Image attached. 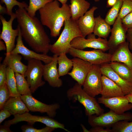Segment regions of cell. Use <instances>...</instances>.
Instances as JSON below:
<instances>
[{"instance_id": "cell-39", "label": "cell", "mask_w": 132, "mask_h": 132, "mask_svg": "<svg viewBox=\"0 0 132 132\" xmlns=\"http://www.w3.org/2000/svg\"><path fill=\"white\" fill-rule=\"evenodd\" d=\"M104 128L100 126H96L92 127L89 131L90 132H112L111 129Z\"/></svg>"}, {"instance_id": "cell-14", "label": "cell", "mask_w": 132, "mask_h": 132, "mask_svg": "<svg viewBox=\"0 0 132 132\" xmlns=\"http://www.w3.org/2000/svg\"><path fill=\"white\" fill-rule=\"evenodd\" d=\"M19 26V30L16 44L14 48L10 53L21 54L27 60L30 59L39 60L43 62L45 64L51 62L53 60V57L49 56L47 54H40L31 50L24 45L20 27Z\"/></svg>"}, {"instance_id": "cell-41", "label": "cell", "mask_w": 132, "mask_h": 132, "mask_svg": "<svg viewBox=\"0 0 132 132\" xmlns=\"http://www.w3.org/2000/svg\"><path fill=\"white\" fill-rule=\"evenodd\" d=\"M126 37V39L129 43V48L132 52V28L127 30Z\"/></svg>"}, {"instance_id": "cell-44", "label": "cell", "mask_w": 132, "mask_h": 132, "mask_svg": "<svg viewBox=\"0 0 132 132\" xmlns=\"http://www.w3.org/2000/svg\"><path fill=\"white\" fill-rule=\"evenodd\" d=\"M0 13L1 15L7 13V11L6 7L0 4Z\"/></svg>"}, {"instance_id": "cell-12", "label": "cell", "mask_w": 132, "mask_h": 132, "mask_svg": "<svg viewBox=\"0 0 132 132\" xmlns=\"http://www.w3.org/2000/svg\"><path fill=\"white\" fill-rule=\"evenodd\" d=\"M21 98L29 110L32 112L46 113L49 116L53 118L56 115L60 106L57 103L48 105L35 99L32 95L20 96Z\"/></svg>"}, {"instance_id": "cell-45", "label": "cell", "mask_w": 132, "mask_h": 132, "mask_svg": "<svg viewBox=\"0 0 132 132\" xmlns=\"http://www.w3.org/2000/svg\"><path fill=\"white\" fill-rule=\"evenodd\" d=\"M6 44L4 42L1 40L0 41V50H6Z\"/></svg>"}, {"instance_id": "cell-9", "label": "cell", "mask_w": 132, "mask_h": 132, "mask_svg": "<svg viewBox=\"0 0 132 132\" xmlns=\"http://www.w3.org/2000/svg\"><path fill=\"white\" fill-rule=\"evenodd\" d=\"M10 16V20L7 21L2 15H0V19L2 25L0 37L6 45V55L10 54L15 48V39L19 33V27L18 25L16 29H13L12 27L13 22L16 18L15 13L12 12Z\"/></svg>"}, {"instance_id": "cell-10", "label": "cell", "mask_w": 132, "mask_h": 132, "mask_svg": "<svg viewBox=\"0 0 132 132\" xmlns=\"http://www.w3.org/2000/svg\"><path fill=\"white\" fill-rule=\"evenodd\" d=\"M102 76L100 66L92 64L83 85L84 90L90 96L94 98L100 94Z\"/></svg>"}, {"instance_id": "cell-4", "label": "cell", "mask_w": 132, "mask_h": 132, "mask_svg": "<svg viewBox=\"0 0 132 132\" xmlns=\"http://www.w3.org/2000/svg\"><path fill=\"white\" fill-rule=\"evenodd\" d=\"M66 94L69 100L77 101L84 106L87 116L94 114L99 116L104 113V110L101 107L96 99L87 94L77 83L69 88Z\"/></svg>"}, {"instance_id": "cell-11", "label": "cell", "mask_w": 132, "mask_h": 132, "mask_svg": "<svg viewBox=\"0 0 132 132\" xmlns=\"http://www.w3.org/2000/svg\"><path fill=\"white\" fill-rule=\"evenodd\" d=\"M95 36L92 33L88 35L87 39L82 37H76L71 42V47L82 50L89 48L100 50L104 52L109 50L107 39L99 37L96 38Z\"/></svg>"}, {"instance_id": "cell-16", "label": "cell", "mask_w": 132, "mask_h": 132, "mask_svg": "<svg viewBox=\"0 0 132 132\" xmlns=\"http://www.w3.org/2000/svg\"><path fill=\"white\" fill-rule=\"evenodd\" d=\"M72 60L73 63L72 69L68 74L82 86L92 64L77 57H74Z\"/></svg>"}, {"instance_id": "cell-40", "label": "cell", "mask_w": 132, "mask_h": 132, "mask_svg": "<svg viewBox=\"0 0 132 132\" xmlns=\"http://www.w3.org/2000/svg\"><path fill=\"white\" fill-rule=\"evenodd\" d=\"M11 114L8 110L4 109L0 110V124L6 119L9 117Z\"/></svg>"}, {"instance_id": "cell-33", "label": "cell", "mask_w": 132, "mask_h": 132, "mask_svg": "<svg viewBox=\"0 0 132 132\" xmlns=\"http://www.w3.org/2000/svg\"><path fill=\"white\" fill-rule=\"evenodd\" d=\"M0 2L5 4L7 10V14L10 16L12 13V9L15 6H17L19 7L25 9L28 6L25 2H20L17 0H0Z\"/></svg>"}, {"instance_id": "cell-6", "label": "cell", "mask_w": 132, "mask_h": 132, "mask_svg": "<svg viewBox=\"0 0 132 132\" xmlns=\"http://www.w3.org/2000/svg\"><path fill=\"white\" fill-rule=\"evenodd\" d=\"M123 120L132 121V113L127 112L118 114L110 110L99 115H92L88 116V122L92 127L99 126L110 128L116 122Z\"/></svg>"}, {"instance_id": "cell-18", "label": "cell", "mask_w": 132, "mask_h": 132, "mask_svg": "<svg viewBox=\"0 0 132 132\" xmlns=\"http://www.w3.org/2000/svg\"><path fill=\"white\" fill-rule=\"evenodd\" d=\"M100 68L102 75L108 77L119 86L125 95L132 91V82L121 78L112 68L109 63H105L100 65Z\"/></svg>"}, {"instance_id": "cell-7", "label": "cell", "mask_w": 132, "mask_h": 132, "mask_svg": "<svg viewBox=\"0 0 132 132\" xmlns=\"http://www.w3.org/2000/svg\"><path fill=\"white\" fill-rule=\"evenodd\" d=\"M26 121L29 124H33L36 122H39L45 124L46 126L54 128H60L65 131H70L65 128L64 124L58 122L49 116H40L33 115L29 112L24 114H17L14 115V118L11 120L6 121L4 124L10 126L21 121Z\"/></svg>"}, {"instance_id": "cell-19", "label": "cell", "mask_w": 132, "mask_h": 132, "mask_svg": "<svg viewBox=\"0 0 132 132\" xmlns=\"http://www.w3.org/2000/svg\"><path fill=\"white\" fill-rule=\"evenodd\" d=\"M97 8L96 6H93L77 21L82 37L85 38L86 36L93 33L95 23L94 13Z\"/></svg>"}, {"instance_id": "cell-1", "label": "cell", "mask_w": 132, "mask_h": 132, "mask_svg": "<svg viewBox=\"0 0 132 132\" xmlns=\"http://www.w3.org/2000/svg\"><path fill=\"white\" fill-rule=\"evenodd\" d=\"M15 13L22 38L34 51L47 54L50 40L40 21L30 16L24 8L18 7Z\"/></svg>"}, {"instance_id": "cell-28", "label": "cell", "mask_w": 132, "mask_h": 132, "mask_svg": "<svg viewBox=\"0 0 132 132\" xmlns=\"http://www.w3.org/2000/svg\"><path fill=\"white\" fill-rule=\"evenodd\" d=\"M16 85L18 92L20 95L31 94L30 86L25 77L22 75L15 73Z\"/></svg>"}, {"instance_id": "cell-47", "label": "cell", "mask_w": 132, "mask_h": 132, "mask_svg": "<svg viewBox=\"0 0 132 132\" xmlns=\"http://www.w3.org/2000/svg\"><path fill=\"white\" fill-rule=\"evenodd\" d=\"M57 1L61 3L62 5L65 4L66 3L68 0H53Z\"/></svg>"}, {"instance_id": "cell-5", "label": "cell", "mask_w": 132, "mask_h": 132, "mask_svg": "<svg viewBox=\"0 0 132 132\" xmlns=\"http://www.w3.org/2000/svg\"><path fill=\"white\" fill-rule=\"evenodd\" d=\"M28 60L27 68L24 77L28 83L32 93L39 87L43 86L45 82L42 80L44 65L41 61L34 59Z\"/></svg>"}, {"instance_id": "cell-32", "label": "cell", "mask_w": 132, "mask_h": 132, "mask_svg": "<svg viewBox=\"0 0 132 132\" xmlns=\"http://www.w3.org/2000/svg\"><path fill=\"white\" fill-rule=\"evenodd\" d=\"M119 121L111 126L112 132H132V121Z\"/></svg>"}, {"instance_id": "cell-27", "label": "cell", "mask_w": 132, "mask_h": 132, "mask_svg": "<svg viewBox=\"0 0 132 132\" xmlns=\"http://www.w3.org/2000/svg\"><path fill=\"white\" fill-rule=\"evenodd\" d=\"M66 54H62L58 57V70L60 77L68 74L73 67V63L72 59L68 58Z\"/></svg>"}, {"instance_id": "cell-34", "label": "cell", "mask_w": 132, "mask_h": 132, "mask_svg": "<svg viewBox=\"0 0 132 132\" xmlns=\"http://www.w3.org/2000/svg\"><path fill=\"white\" fill-rule=\"evenodd\" d=\"M132 11V0H123L122 5L118 16L121 19Z\"/></svg>"}, {"instance_id": "cell-22", "label": "cell", "mask_w": 132, "mask_h": 132, "mask_svg": "<svg viewBox=\"0 0 132 132\" xmlns=\"http://www.w3.org/2000/svg\"><path fill=\"white\" fill-rule=\"evenodd\" d=\"M22 57L19 54L10 53L6 55L3 62L15 73H19L24 76L27 65L22 62Z\"/></svg>"}, {"instance_id": "cell-38", "label": "cell", "mask_w": 132, "mask_h": 132, "mask_svg": "<svg viewBox=\"0 0 132 132\" xmlns=\"http://www.w3.org/2000/svg\"><path fill=\"white\" fill-rule=\"evenodd\" d=\"M122 23L128 29L132 28V11L121 19Z\"/></svg>"}, {"instance_id": "cell-17", "label": "cell", "mask_w": 132, "mask_h": 132, "mask_svg": "<svg viewBox=\"0 0 132 132\" xmlns=\"http://www.w3.org/2000/svg\"><path fill=\"white\" fill-rule=\"evenodd\" d=\"M58 56L54 54L52 61L44 65L43 77L50 86L54 88H59L63 84L62 80L60 78L57 67Z\"/></svg>"}, {"instance_id": "cell-31", "label": "cell", "mask_w": 132, "mask_h": 132, "mask_svg": "<svg viewBox=\"0 0 132 132\" xmlns=\"http://www.w3.org/2000/svg\"><path fill=\"white\" fill-rule=\"evenodd\" d=\"M52 0H29V5L25 9L30 16L34 17L37 10Z\"/></svg>"}, {"instance_id": "cell-13", "label": "cell", "mask_w": 132, "mask_h": 132, "mask_svg": "<svg viewBox=\"0 0 132 132\" xmlns=\"http://www.w3.org/2000/svg\"><path fill=\"white\" fill-rule=\"evenodd\" d=\"M127 30L123 24L121 19L118 16L111 29V35L108 40L110 53L112 54L119 45L126 41Z\"/></svg>"}, {"instance_id": "cell-23", "label": "cell", "mask_w": 132, "mask_h": 132, "mask_svg": "<svg viewBox=\"0 0 132 132\" xmlns=\"http://www.w3.org/2000/svg\"><path fill=\"white\" fill-rule=\"evenodd\" d=\"M3 109L8 110L13 115L21 114L29 111L20 96L10 97L5 103Z\"/></svg>"}, {"instance_id": "cell-2", "label": "cell", "mask_w": 132, "mask_h": 132, "mask_svg": "<svg viewBox=\"0 0 132 132\" xmlns=\"http://www.w3.org/2000/svg\"><path fill=\"white\" fill-rule=\"evenodd\" d=\"M39 11L41 23L49 29L53 37L59 35L65 21L71 18L69 5L66 3L60 7L59 2L55 0L48 3Z\"/></svg>"}, {"instance_id": "cell-43", "label": "cell", "mask_w": 132, "mask_h": 132, "mask_svg": "<svg viewBox=\"0 0 132 132\" xmlns=\"http://www.w3.org/2000/svg\"><path fill=\"white\" fill-rule=\"evenodd\" d=\"M117 0H107V7H111L116 3Z\"/></svg>"}, {"instance_id": "cell-30", "label": "cell", "mask_w": 132, "mask_h": 132, "mask_svg": "<svg viewBox=\"0 0 132 132\" xmlns=\"http://www.w3.org/2000/svg\"><path fill=\"white\" fill-rule=\"evenodd\" d=\"M122 2L123 0H117L116 3L108 12L105 20L110 25H113L117 18Z\"/></svg>"}, {"instance_id": "cell-20", "label": "cell", "mask_w": 132, "mask_h": 132, "mask_svg": "<svg viewBox=\"0 0 132 132\" xmlns=\"http://www.w3.org/2000/svg\"><path fill=\"white\" fill-rule=\"evenodd\" d=\"M112 54L110 62L123 63L132 70V52L130 50L128 41L119 45Z\"/></svg>"}, {"instance_id": "cell-15", "label": "cell", "mask_w": 132, "mask_h": 132, "mask_svg": "<svg viewBox=\"0 0 132 132\" xmlns=\"http://www.w3.org/2000/svg\"><path fill=\"white\" fill-rule=\"evenodd\" d=\"M98 101L118 114L123 113L132 109V103L129 102L125 96L107 98L101 97L98 99Z\"/></svg>"}, {"instance_id": "cell-36", "label": "cell", "mask_w": 132, "mask_h": 132, "mask_svg": "<svg viewBox=\"0 0 132 132\" xmlns=\"http://www.w3.org/2000/svg\"><path fill=\"white\" fill-rule=\"evenodd\" d=\"M22 125L21 129L23 132H51L54 131L55 128L46 126L41 129H37L33 126V124Z\"/></svg>"}, {"instance_id": "cell-37", "label": "cell", "mask_w": 132, "mask_h": 132, "mask_svg": "<svg viewBox=\"0 0 132 132\" xmlns=\"http://www.w3.org/2000/svg\"><path fill=\"white\" fill-rule=\"evenodd\" d=\"M6 64L3 62L0 66V86L6 83L7 69Z\"/></svg>"}, {"instance_id": "cell-48", "label": "cell", "mask_w": 132, "mask_h": 132, "mask_svg": "<svg viewBox=\"0 0 132 132\" xmlns=\"http://www.w3.org/2000/svg\"><path fill=\"white\" fill-rule=\"evenodd\" d=\"M81 126L82 128V130H83V132H90V131L89 130H87L85 127L84 126V125L82 124H81Z\"/></svg>"}, {"instance_id": "cell-46", "label": "cell", "mask_w": 132, "mask_h": 132, "mask_svg": "<svg viewBox=\"0 0 132 132\" xmlns=\"http://www.w3.org/2000/svg\"><path fill=\"white\" fill-rule=\"evenodd\" d=\"M129 102L132 103V91L129 94L125 95Z\"/></svg>"}, {"instance_id": "cell-49", "label": "cell", "mask_w": 132, "mask_h": 132, "mask_svg": "<svg viewBox=\"0 0 132 132\" xmlns=\"http://www.w3.org/2000/svg\"><path fill=\"white\" fill-rule=\"evenodd\" d=\"M96 2H98L100 0H94Z\"/></svg>"}, {"instance_id": "cell-35", "label": "cell", "mask_w": 132, "mask_h": 132, "mask_svg": "<svg viewBox=\"0 0 132 132\" xmlns=\"http://www.w3.org/2000/svg\"><path fill=\"white\" fill-rule=\"evenodd\" d=\"M10 92L6 83L0 86V109H3L4 105L10 97Z\"/></svg>"}, {"instance_id": "cell-50", "label": "cell", "mask_w": 132, "mask_h": 132, "mask_svg": "<svg viewBox=\"0 0 132 132\" xmlns=\"http://www.w3.org/2000/svg\"></svg>"}, {"instance_id": "cell-26", "label": "cell", "mask_w": 132, "mask_h": 132, "mask_svg": "<svg viewBox=\"0 0 132 132\" xmlns=\"http://www.w3.org/2000/svg\"><path fill=\"white\" fill-rule=\"evenodd\" d=\"M109 64L114 71L121 78L132 82V70L127 66L117 62H110Z\"/></svg>"}, {"instance_id": "cell-8", "label": "cell", "mask_w": 132, "mask_h": 132, "mask_svg": "<svg viewBox=\"0 0 132 132\" xmlns=\"http://www.w3.org/2000/svg\"><path fill=\"white\" fill-rule=\"evenodd\" d=\"M98 49L86 51L71 47L69 53L74 57H77L92 64L100 65L111 61L112 54L104 52Z\"/></svg>"}, {"instance_id": "cell-25", "label": "cell", "mask_w": 132, "mask_h": 132, "mask_svg": "<svg viewBox=\"0 0 132 132\" xmlns=\"http://www.w3.org/2000/svg\"><path fill=\"white\" fill-rule=\"evenodd\" d=\"M95 20L93 34L99 37L106 38L111 32L110 25L100 15L95 18Z\"/></svg>"}, {"instance_id": "cell-42", "label": "cell", "mask_w": 132, "mask_h": 132, "mask_svg": "<svg viewBox=\"0 0 132 132\" xmlns=\"http://www.w3.org/2000/svg\"><path fill=\"white\" fill-rule=\"evenodd\" d=\"M10 126L4 124L1 125L0 127V132H11L12 131L10 129Z\"/></svg>"}, {"instance_id": "cell-21", "label": "cell", "mask_w": 132, "mask_h": 132, "mask_svg": "<svg viewBox=\"0 0 132 132\" xmlns=\"http://www.w3.org/2000/svg\"><path fill=\"white\" fill-rule=\"evenodd\" d=\"M102 88L100 94L101 97L109 98L125 96L121 88L112 80L102 75Z\"/></svg>"}, {"instance_id": "cell-29", "label": "cell", "mask_w": 132, "mask_h": 132, "mask_svg": "<svg viewBox=\"0 0 132 132\" xmlns=\"http://www.w3.org/2000/svg\"><path fill=\"white\" fill-rule=\"evenodd\" d=\"M6 84L9 90L10 97L20 96L17 89L15 73L7 66Z\"/></svg>"}, {"instance_id": "cell-3", "label": "cell", "mask_w": 132, "mask_h": 132, "mask_svg": "<svg viewBox=\"0 0 132 132\" xmlns=\"http://www.w3.org/2000/svg\"><path fill=\"white\" fill-rule=\"evenodd\" d=\"M64 24V28L58 39L50 46V51L58 56L63 53H69L72 41L76 37H82L77 21L71 18L66 20Z\"/></svg>"}, {"instance_id": "cell-24", "label": "cell", "mask_w": 132, "mask_h": 132, "mask_svg": "<svg viewBox=\"0 0 132 132\" xmlns=\"http://www.w3.org/2000/svg\"><path fill=\"white\" fill-rule=\"evenodd\" d=\"M71 18L77 21L88 11L90 3L86 0H70Z\"/></svg>"}]
</instances>
